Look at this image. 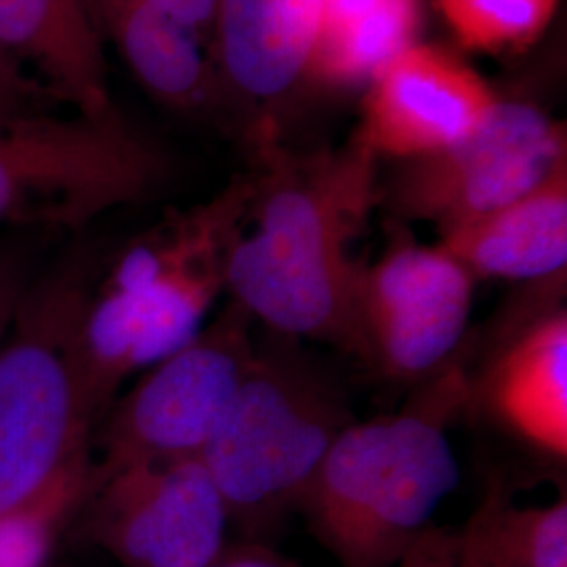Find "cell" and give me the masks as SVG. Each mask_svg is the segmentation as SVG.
<instances>
[{"instance_id": "cell-1", "label": "cell", "mask_w": 567, "mask_h": 567, "mask_svg": "<svg viewBox=\"0 0 567 567\" xmlns=\"http://www.w3.org/2000/svg\"><path fill=\"white\" fill-rule=\"evenodd\" d=\"M377 200V158L358 143L309 158L269 152L267 175L252 185L257 224L229 252V299L276 337L332 344L368 364L365 265L351 243Z\"/></svg>"}, {"instance_id": "cell-2", "label": "cell", "mask_w": 567, "mask_h": 567, "mask_svg": "<svg viewBox=\"0 0 567 567\" xmlns=\"http://www.w3.org/2000/svg\"><path fill=\"white\" fill-rule=\"evenodd\" d=\"M93 284L84 255L39 271L0 341V519L81 503L103 416L82 339Z\"/></svg>"}, {"instance_id": "cell-3", "label": "cell", "mask_w": 567, "mask_h": 567, "mask_svg": "<svg viewBox=\"0 0 567 567\" xmlns=\"http://www.w3.org/2000/svg\"><path fill=\"white\" fill-rule=\"evenodd\" d=\"M461 355L402 410L351 421L326 452L299 511L339 566H398L458 484L450 426L471 405L473 381Z\"/></svg>"}, {"instance_id": "cell-4", "label": "cell", "mask_w": 567, "mask_h": 567, "mask_svg": "<svg viewBox=\"0 0 567 567\" xmlns=\"http://www.w3.org/2000/svg\"><path fill=\"white\" fill-rule=\"evenodd\" d=\"M252 183L173 213L126 244L86 303L82 339L103 412L133 372L192 341L227 292L231 246L243 231Z\"/></svg>"}, {"instance_id": "cell-5", "label": "cell", "mask_w": 567, "mask_h": 567, "mask_svg": "<svg viewBox=\"0 0 567 567\" xmlns=\"http://www.w3.org/2000/svg\"><path fill=\"white\" fill-rule=\"evenodd\" d=\"M292 343L284 337L257 343L200 456L229 524L252 540L301 508L326 452L353 421L341 386Z\"/></svg>"}, {"instance_id": "cell-6", "label": "cell", "mask_w": 567, "mask_h": 567, "mask_svg": "<svg viewBox=\"0 0 567 567\" xmlns=\"http://www.w3.org/2000/svg\"><path fill=\"white\" fill-rule=\"evenodd\" d=\"M166 175L161 147L118 110L0 116V229L79 231L114 208L147 200Z\"/></svg>"}, {"instance_id": "cell-7", "label": "cell", "mask_w": 567, "mask_h": 567, "mask_svg": "<svg viewBox=\"0 0 567 567\" xmlns=\"http://www.w3.org/2000/svg\"><path fill=\"white\" fill-rule=\"evenodd\" d=\"M252 316L229 299L187 343L145 368L103 412L91 444L100 458L86 480L135 465L200 458L252 364Z\"/></svg>"}, {"instance_id": "cell-8", "label": "cell", "mask_w": 567, "mask_h": 567, "mask_svg": "<svg viewBox=\"0 0 567 567\" xmlns=\"http://www.w3.org/2000/svg\"><path fill=\"white\" fill-rule=\"evenodd\" d=\"M567 163L566 133L529 103L496 102L446 150L404 161L379 200L440 231L522 198Z\"/></svg>"}, {"instance_id": "cell-9", "label": "cell", "mask_w": 567, "mask_h": 567, "mask_svg": "<svg viewBox=\"0 0 567 567\" xmlns=\"http://www.w3.org/2000/svg\"><path fill=\"white\" fill-rule=\"evenodd\" d=\"M76 513L82 536L122 567H206L229 526L200 458L86 480Z\"/></svg>"}, {"instance_id": "cell-10", "label": "cell", "mask_w": 567, "mask_h": 567, "mask_svg": "<svg viewBox=\"0 0 567 567\" xmlns=\"http://www.w3.org/2000/svg\"><path fill=\"white\" fill-rule=\"evenodd\" d=\"M389 238L362 276L365 365L395 381H425L461 351L477 278L442 244L405 231Z\"/></svg>"}, {"instance_id": "cell-11", "label": "cell", "mask_w": 567, "mask_h": 567, "mask_svg": "<svg viewBox=\"0 0 567 567\" xmlns=\"http://www.w3.org/2000/svg\"><path fill=\"white\" fill-rule=\"evenodd\" d=\"M498 102L456 55L410 44L372 79L358 145L374 158L414 161L468 135Z\"/></svg>"}, {"instance_id": "cell-12", "label": "cell", "mask_w": 567, "mask_h": 567, "mask_svg": "<svg viewBox=\"0 0 567 567\" xmlns=\"http://www.w3.org/2000/svg\"><path fill=\"white\" fill-rule=\"evenodd\" d=\"M527 446L567 456V313L553 307L519 324L489 358L471 400Z\"/></svg>"}, {"instance_id": "cell-13", "label": "cell", "mask_w": 567, "mask_h": 567, "mask_svg": "<svg viewBox=\"0 0 567 567\" xmlns=\"http://www.w3.org/2000/svg\"><path fill=\"white\" fill-rule=\"evenodd\" d=\"M0 55L72 112L116 110L84 0H0Z\"/></svg>"}, {"instance_id": "cell-14", "label": "cell", "mask_w": 567, "mask_h": 567, "mask_svg": "<svg viewBox=\"0 0 567 567\" xmlns=\"http://www.w3.org/2000/svg\"><path fill=\"white\" fill-rule=\"evenodd\" d=\"M440 234L477 280L540 282L566 274L567 163L522 198Z\"/></svg>"}, {"instance_id": "cell-15", "label": "cell", "mask_w": 567, "mask_h": 567, "mask_svg": "<svg viewBox=\"0 0 567 567\" xmlns=\"http://www.w3.org/2000/svg\"><path fill=\"white\" fill-rule=\"evenodd\" d=\"M102 42H110L131 74L158 102L175 110L208 97L210 72L200 34L152 0H84Z\"/></svg>"}, {"instance_id": "cell-16", "label": "cell", "mask_w": 567, "mask_h": 567, "mask_svg": "<svg viewBox=\"0 0 567 567\" xmlns=\"http://www.w3.org/2000/svg\"><path fill=\"white\" fill-rule=\"evenodd\" d=\"M215 21L229 79L244 93L271 100L307 72L320 0H219Z\"/></svg>"}, {"instance_id": "cell-17", "label": "cell", "mask_w": 567, "mask_h": 567, "mask_svg": "<svg viewBox=\"0 0 567 567\" xmlns=\"http://www.w3.org/2000/svg\"><path fill=\"white\" fill-rule=\"evenodd\" d=\"M419 21V0H320L307 72L326 84L372 81L412 44Z\"/></svg>"}, {"instance_id": "cell-18", "label": "cell", "mask_w": 567, "mask_h": 567, "mask_svg": "<svg viewBox=\"0 0 567 567\" xmlns=\"http://www.w3.org/2000/svg\"><path fill=\"white\" fill-rule=\"evenodd\" d=\"M494 567H567V503L519 507L492 484L458 534Z\"/></svg>"}, {"instance_id": "cell-19", "label": "cell", "mask_w": 567, "mask_h": 567, "mask_svg": "<svg viewBox=\"0 0 567 567\" xmlns=\"http://www.w3.org/2000/svg\"><path fill=\"white\" fill-rule=\"evenodd\" d=\"M561 0H433L454 39L466 49L503 53L536 41Z\"/></svg>"}, {"instance_id": "cell-20", "label": "cell", "mask_w": 567, "mask_h": 567, "mask_svg": "<svg viewBox=\"0 0 567 567\" xmlns=\"http://www.w3.org/2000/svg\"><path fill=\"white\" fill-rule=\"evenodd\" d=\"M76 508L65 501L0 519V567H47L58 529Z\"/></svg>"}, {"instance_id": "cell-21", "label": "cell", "mask_w": 567, "mask_h": 567, "mask_svg": "<svg viewBox=\"0 0 567 567\" xmlns=\"http://www.w3.org/2000/svg\"><path fill=\"white\" fill-rule=\"evenodd\" d=\"M41 234H18L0 238V341L13 320L25 288L34 280Z\"/></svg>"}, {"instance_id": "cell-22", "label": "cell", "mask_w": 567, "mask_h": 567, "mask_svg": "<svg viewBox=\"0 0 567 567\" xmlns=\"http://www.w3.org/2000/svg\"><path fill=\"white\" fill-rule=\"evenodd\" d=\"M458 534L440 527H426L408 547L395 567H456Z\"/></svg>"}, {"instance_id": "cell-23", "label": "cell", "mask_w": 567, "mask_h": 567, "mask_svg": "<svg viewBox=\"0 0 567 567\" xmlns=\"http://www.w3.org/2000/svg\"><path fill=\"white\" fill-rule=\"evenodd\" d=\"M206 567H295L274 548L257 540L225 545L221 553Z\"/></svg>"}, {"instance_id": "cell-24", "label": "cell", "mask_w": 567, "mask_h": 567, "mask_svg": "<svg viewBox=\"0 0 567 567\" xmlns=\"http://www.w3.org/2000/svg\"><path fill=\"white\" fill-rule=\"evenodd\" d=\"M152 2L158 4L175 20L196 30L198 34L215 21L217 4H219V0H152Z\"/></svg>"}, {"instance_id": "cell-25", "label": "cell", "mask_w": 567, "mask_h": 567, "mask_svg": "<svg viewBox=\"0 0 567 567\" xmlns=\"http://www.w3.org/2000/svg\"><path fill=\"white\" fill-rule=\"evenodd\" d=\"M0 89L11 91L21 97H28V100H34V102L58 105V102L44 89H41L37 82L30 81L28 76H23L2 55H0Z\"/></svg>"}, {"instance_id": "cell-26", "label": "cell", "mask_w": 567, "mask_h": 567, "mask_svg": "<svg viewBox=\"0 0 567 567\" xmlns=\"http://www.w3.org/2000/svg\"><path fill=\"white\" fill-rule=\"evenodd\" d=\"M28 110H53V105L34 102V100H28V97H21L11 91L0 89V116L11 114V112H28Z\"/></svg>"}, {"instance_id": "cell-27", "label": "cell", "mask_w": 567, "mask_h": 567, "mask_svg": "<svg viewBox=\"0 0 567 567\" xmlns=\"http://www.w3.org/2000/svg\"><path fill=\"white\" fill-rule=\"evenodd\" d=\"M456 567H494L482 553H477L475 548L465 543L458 536V557H456Z\"/></svg>"}]
</instances>
